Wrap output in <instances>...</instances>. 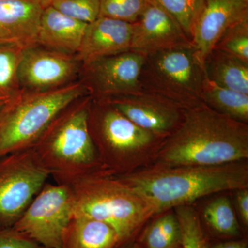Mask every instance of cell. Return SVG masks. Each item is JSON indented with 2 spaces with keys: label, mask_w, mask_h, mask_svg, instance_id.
Listing matches in <instances>:
<instances>
[{
  "label": "cell",
  "mask_w": 248,
  "mask_h": 248,
  "mask_svg": "<svg viewBox=\"0 0 248 248\" xmlns=\"http://www.w3.org/2000/svg\"><path fill=\"white\" fill-rule=\"evenodd\" d=\"M203 218L212 231L223 236H239L240 226L230 198L221 196L210 202L203 210Z\"/></svg>",
  "instance_id": "22"
},
{
  "label": "cell",
  "mask_w": 248,
  "mask_h": 248,
  "mask_svg": "<svg viewBox=\"0 0 248 248\" xmlns=\"http://www.w3.org/2000/svg\"><path fill=\"white\" fill-rule=\"evenodd\" d=\"M121 245L113 228L77 210L63 237V248H117Z\"/></svg>",
  "instance_id": "18"
},
{
  "label": "cell",
  "mask_w": 248,
  "mask_h": 248,
  "mask_svg": "<svg viewBox=\"0 0 248 248\" xmlns=\"http://www.w3.org/2000/svg\"><path fill=\"white\" fill-rule=\"evenodd\" d=\"M204 78V65L191 45L145 56L140 83L144 92L160 96L186 108L202 103Z\"/></svg>",
  "instance_id": "7"
},
{
  "label": "cell",
  "mask_w": 248,
  "mask_h": 248,
  "mask_svg": "<svg viewBox=\"0 0 248 248\" xmlns=\"http://www.w3.org/2000/svg\"><path fill=\"white\" fill-rule=\"evenodd\" d=\"M76 210L71 186L46 183L13 228L45 248H63Z\"/></svg>",
  "instance_id": "8"
},
{
  "label": "cell",
  "mask_w": 248,
  "mask_h": 248,
  "mask_svg": "<svg viewBox=\"0 0 248 248\" xmlns=\"http://www.w3.org/2000/svg\"><path fill=\"white\" fill-rule=\"evenodd\" d=\"M214 48L248 63V17L228 28Z\"/></svg>",
  "instance_id": "25"
},
{
  "label": "cell",
  "mask_w": 248,
  "mask_h": 248,
  "mask_svg": "<svg viewBox=\"0 0 248 248\" xmlns=\"http://www.w3.org/2000/svg\"><path fill=\"white\" fill-rule=\"evenodd\" d=\"M8 99H0V109H1V108H2L3 106L4 105L5 103L6 102V101H7Z\"/></svg>",
  "instance_id": "34"
},
{
  "label": "cell",
  "mask_w": 248,
  "mask_h": 248,
  "mask_svg": "<svg viewBox=\"0 0 248 248\" xmlns=\"http://www.w3.org/2000/svg\"><path fill=\"white\" fill-rule=\"evenodd\" d=\"M45 8L31 0H0V39L26 49L37 46Z\"/></svg>",
  "instance_id": "16"
},
{
  "label": "cell",
  "mask_w": 248,
  "mask_h": 248,
  "mask_svg": "<svg viewBox=\"0 0 248 248\" xmlns=\"http://www.w3.org/2000/svg\"><path fill=\"white\" fill-rule=\"evenodd\" d=\"M152 222L142 235L140 248L182 247V231L175 213L165 212Z\"/></svg>",
  "instance_id": "21"
},
{
  "label": "cell",
  "mask_w": 248,
  "mask_h": 248,
  "mask_svg": "<svg viewBox=\"0 0 248 248\" xmlns=\"http://www.w3.org/2000/svg\"><path fill=\"white\" fill-rule=\"evenodd\" d=\"M4 42H2V41L1 40V39H0V44H3Z\"/></svg>",
  "instance_id": "35"
},
{
  "label": "cell",
  "mask_w": 248,
  "mask_h": 248,
  "mask_svg": "<svg viewBox=\"0 0 248 248\" xmlns=\"http://www.w3.org/2000/svg\"><path fill=\"white\" fill-rule=\"evenodd\" d=\"M114 176L143 197L155 215L190 205L205 196L248 187L247 161L216 166L151 164Z\"/></svg>",
  "instance_id": "2"
},
{
  "label": "cell",
  "mask_w": 248,
  "mask_h": 248,
  "mask_svg": "<svg viewBox=\"0 0 248 248\" xmlns=\"http://www.w3.org/2000/svg\"><path fill=\"white\" fill-rule=\"evenodd\" d=\"M87 94L79 80L51 91L21 89L0 109V157L31 148L63 108Z\"/></svg>",
  "instance_id": "5"
},
{
  "label": "cell",
  "mask_w": 248,
  "mask_h": 248,
  "mask_svg": "<svg viewBox=\"0 0 248 248\" xmlns=\"http://www.w3.org/2000/svg\"><path fill=\"white\" fill-rule=\"evenodd\" d=\"M248 159V124L203 103L183 109L182 120L168 137L153 164L216 166Z\"/></svg>",
  "instance_id": "1"
},
{
  "label": "cell",
  "mask_w": 248,
  "mask_h": 248,
  "mask_svg": "<svg viewBox=\"0 0 248 248\" xmlns=\"http://www.w3.org/2000/svg\"><path fill=\"white\" fill-rule=\"evenodd\" d=\"M48 177L31 148L0 157V228L14 226Z\"/></svg>",
  "instance_id": "9"
},
{
  "label": "cell",
  "mask_w": 248,
  "mask_h": 248,
  "mask_svg": "<svg viewBox=\"0 0 248 248\" xmlns=\"http://www.w3.org/2000/svg\"><path fill=\"white\" fill-rule=\"evenodd\" d=\"M182 231V248H209L198 214L190 205L174 208Z\"/></svg>",
  "instance_id": "24"
},
{
  "label": "cell",
  "mask_w": 248,
  "mask_h": 248,
  "mask_svg": "<svg viewBox=\"0 0 248 248\" xmlns=\"http://www.w3.org/2000/svg\"><path fill=\"white\" fill-rule=\"evenodd\" d=\"M201 99L218 113L248 124V94L218 86L210 81L205 73Z\"/></svg>",
  "instance_id": "20"
},
{
  "label": "cell",
  "mask_w": 248,
  "mask_h": 248,
  "mask_svg": "<svg viewBox=\"0 0 248 248\" xmlns=\"http://www.w3.org/2000/svg\"><path fill=\"white\" fill-rule=\"evenodd\" d=\"M150 1L151 0H100L99 17L135 23Z\"/></svg>",
  "instance_id": "27"
},
{
  "label": "cell",
  "mask_w": 248,
  "mask_h": 248,
  "mask_svg": "<svg viewBox=\"0 0 248 248\" xmlns=\"http://www.w3.org/2000/svg\"><path fill=\"white\" fill-rule=\"evenodd\" d=\"M88 125L101 162L112 175L151 166L168 138L138 126L106 99L92 98Z\"/></svg>",
  "instance_id": "4"
},
{
  "label": "cell",
  "mask_w": 248,
  "mask_h": 248,
  "mask_svg": "<svg viewBox=\"0 0 248 248\" xmlns=\"http://www.w3.org/2000/svg\"><path fill=\"white\" fill-rule=\"evenodd\" d=\"M145 56L130 51L81 65L78 80L93 99H106L143 92L140 74Z\"/></svg>",
  "instance_id": "10"
},
{
  "label": "cell",
  "mask_w": 248,
  "mask_h": 248,
  "mask_svg": "<svg viewBox=\"0 0 248 248\" xmlns=\"http://www.w3.org/2000/svg\"><path fill=\"white\" fill-rule=\"evenodd\" d=\"M182 248V247H181V248Z\"/></svg>",
  "instance_id": "36"
},
{
  "label": "cell",
  "mask_w": 248,
  "mask_h": 248,
  "mask_svg": "<svg viewBox=\"0 0 248 248\" xmlns=\"http://www.w3.org/2000/svg\"><path fill=\"white\" fill-rule=\"evenodd\" d=\"M247 17L248 0H203L191 35V42L203 65L225 31Z\"/></svg>",
  "instance_id": "14"
},
{
  "label": "cell",
  "mask_w": 248,
  "mask_h": 248,
  "mask_svg": "<svg viewBox=\"0 0 248 248\" xmlns=\"http://www.w3.org/2000/svg\"><path fill=\"white\" fill-rule=\"evenodd\" d=\"M24 51L15 44H0V99H10L20 91L18 73Z\"/></svg>",
  "instance_id": "23"
},
{
  "label": "cell",
  "mask_w": 248,
  "mask_h": 248,
  "mask_svg": "<svg viewBox=\"0 0 248 248\" xmlns=\"http://www.w3.org/2000/svg\"><path fill=\"white\" fill-rule=\"evenodd\" d=\"M204 70L218 86L248 94V63L214 48L204 60Z\"/></svg>",
  "instance_id": "19"
},
{
  "label": "cell",
  "mask_w": 248,
  "mask_h": 248,
  "mask_svg": "<svg viewBox=\"0 0 248 248\" xmlns=\"http://www.w3.org/2000/svg\"><path fill=\"white\" fill-rule=\"evenodd\" d=\"M161 6L182 27L191 40L192 28L203 0H152Z\"/></svg>",
  "instance_id": "26"
},
{
  "label": "cell",
  "mask_w": 248,
  "mask_h": 248,
  "mask_svg": "<svg viewBox=\"0 0 248 248\" xmlns=\"http://www.w3.org/2000/svg\"><path fill=\"white\" fill-rule=\"evenodd\" d=\"M81 63L76 55L35 46L26 49L19 67L20 89L51 91L78 80Z\"/></svg>",
  "instance_id": "11"
},
{
  "label": "cell",
  "mask_w": 248,
  "mask_h": 248,
  "mask_svg": "<svg viewBox=\"0 0 248 248\" xmlns=\"http://www.w3.org/2000/svg\"><path fill=\"white\" fill-rule=\"evenodd\" d=\"M50 6L68 17L89 24L99 17L100 0H54Z\"/></svg>",
  "instance_id": "28"
},
{
  "label": "cell",
  "mask_w": 248,
  "mask_h": 248,
  "mask_svg": "<svg viewBox=\"0 0 248 248\" xmlns=\"http://www.w3.org/2000/svg\"><path fill=\"white\" fill-rule=\"evenodd\" d=\"M117 248H140V246H138V244L135 242H133V241H128V242L125 243L121 245Z\"/></svg>",
  "instance_id": "32"
},
{
  "label": "cell",
  "mask_w": 248,
  "mask_h": 248,
  "mask_svg": "<svg viewBox=\"0 0 248 248\" xmlns=\"http://www.w3.org/2000/svg\"><path fill=\"white\" fill-rule=\"evenodd\" d=\"M134 23L99 17L88 24L77 58L81 65L130 51Z\"/></svg>",
  "instance_id": "15"
},
{
  "label": "cell",
  "mask_w": 248,
  "mask_h": 248,
  "mask_svg": "<svg viewBox=\"0 0 248 248\" xmlns=\"http://www.w3.org/2000/svg\"><path fill=\"white\" fill-rule=\"evenodd\" d=\"M0 248H45L15 228H0Z\"/></svg>",
  "instance_id": "29"
},
{
  "label": "cell",
  "mask_w": 248,
  "mask_h": 248,
  "mask_svg": "<svg viewBox=\"0 0 248 248\" xmlns=\"http://www.w3.org/2000/svg\"><path fill=\"white\" fill-rule=\"evenodd\" d=\"M91 96L67 106L31 147L39 162L56 184L71 186L84 178L108 173L90 135Z\"/></svg>",
  "instance_id": "3"
},
{
  "label": "cell",
  "mask_w": 248,
  "mask_h": 248,
  "mask_svg": "<svg viewBox=\"0 0 248 248\" xmlns=\"http://www.w3.org/2000/svg\"><path fill=\"white\" fill-rule=\"evenodd\" d=\"M235 203L241 221L248 226V187L234 190Z\"/></svg>",
  "instance_id": "30"
},
{
  "label": "cell",
  "mask_w": 248,
  "mask_h": 248,
  "mask_svg": "<svg viewBox=\"0 0 248 248\" xmlns=\"http://www.w3.org/2000/svg\"><path fill=\"white\" fill-rule=\"evenodd\" d=\"M31 1H35V2L38 3V4L46 8L47 6H50L54 0H31Z\"/></svg>",
  "instance_id": "33"
},
{
  "label": "cell",
  "mask_w": 248,
  "mask_h": 248,
  "mask_svg": "<svg viewBox=\"0 0 248 248\" xmlns=\"http://www.w3.org/2000/svg\"><path fill=\"white\" fill-rule=\"evenodd\" d=\"M88 24L68 17L53 6L44 9L37 45L71 55H76L82 43Z\"/></svg>",
  "instance_id": "17"
},
{
  "label": "cell",
  "mask_w": 248,
  "mask_h": 248,
  "mask_svg": "<svg viewBox=\"0 0 248 248\" xmlns=\"http://www.w3.org/2000/svg\"><path fill=\"white\" fill-rule=\"evenodd\" d=\"M134 24L130 50L144 56L166 49L192 45L179 23L152 0Z\"/></svg>",
  "instance_id": "13"
},
{
  "label": "cell",
  "mask_w": 248,
  "mask_h": 248,
  "mask_svg": "<svg viewBox=\"0 0 248 248\" xmlns=\"http://www.w3.org/2000/svg\"><path fill=\"white\" fill-rule=\"evenodd\" d=\"M212 248H248V244L245 240H238L220 243Z\"/></svg>",
  "instance_id": "31"
},
{
  "label": "cell",
  "mask_w": 248,
  "mask_h": 248,
  "mask_svg": "<svg viewBox=\"0 0 248 248\" xmlns=\"http://www.w3.org/2000/svg\"><path fill=\"white\" fill-rule=\"evenodd\" d=\"M106 100L138 126L158 135L169 137L182 120L184 108L144 91Z\"/></svg>",
  "instance_id": "12"
},
{
  "label": "cell",
  "mask_w": 248,
  "mask_h": 248,
  "mask_svg": "<svg viewBox=\"0 0 248 248\" xmlns=\"http://www.w3.org/2000/svg\"><path fill=\"white\" fill-rule=\"evenodd\" d=\"M76 210L107 223L121 244L132 241L155 213L140 194L108 173L84 178L71 185Z\"/></svg>",
  "instance_id": "6"
}]
</instances>
